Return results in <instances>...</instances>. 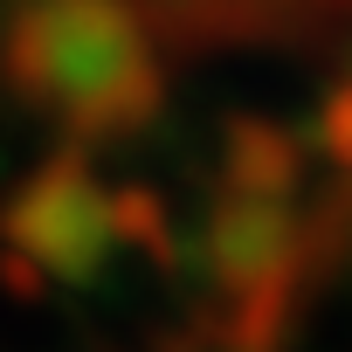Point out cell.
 Instances as JSON below:
<instances>
[{
	"instance_id": "obj_1",
	"label": "cell",
	"mask_w": 352,
	"mask_h": 352,
	"mask_svg": "<svg viewBox=\"0 0 352 352\" xmlns=\"http://www.w3.org/2000/svg\"><path fill=\"white\" fill-rule=\"evenodd\" d=\"M0 235H8L14 256H28L42 276L69 283V290H90L104 270H111V201L90 187L83 166H49L8 201L0 214Z\"/></svg>"
},
{
	"instance_id": "obj_2",
	"label": "cell",
	"mask_w": 352,
	"mask_h": 352,
	"mask_svg": "<svg viewBox=\"0 0 352 352\" xmlns=\"http://www.w3.org/2000/svg\"><path fill=\"white\" fill-rule=\"evenodd\" d=\"M290 249H297V228L276 201H235L208 221V276L221 283L228 304L270 283H290Z\"/></svg>"
},
{
	"instance_id": "obj_3",
	"label": "cell",
	"mask_w": 352,
	"mask_h": 352,
	"mask_svg": "<svg viewBox=\"0 0 352 352\" xmlns=\"http://www.w3.org/2000/svg\"><path fill=\"white\" fill-rule=\"evenodd\" d=\"M228 166H235V180H242L256 201H263V194H290V180H297V152H290L276 131H263V124H242V131H235Z\"/></svg>"
},
{
	"instance_id": "obj_4",
	"label": "cell",
	"mask_w": 352,
	"mask_h": 352,
	"mask_svg": "<svg viewBox=\"0 0 352 352\" xmlns=\"http://www.w3.org/2000/svg\"><path fill=\"white\" fill-rule=\"evenodd\" d=\"M111 235H118V242H131V249H145L152 263H166V256H173L166 208H159L145 187H124V194H111Z\"/></svg>"
},
{
	"instance_id": "obj_5",
	"label": "cell",
	"mask_w": 352,
	"mask_h": 352,
	"mask_svg": "<svg viewBox=\"0 0 352 352\" xmlns=\"http://www.w3.org/2000/svg\"><path fill=\"white\" fill-rule=\"evenodd\" d=\"M0 283H8V297H21V304H35V297H49V276L28 263V256H0Z\"/></svg>"
},
{
	"instance_id": "obj_6",
	"label": "cell",
	"mask_w": 352,
	"mask_h": 352,
	"mask_svg": "<svg viewBox=\"0 0 352 352\" xmlns=\"http://www.w3.org/2000/svg\"><path fill=\"white\" fill-rule=\"evenodd\" d=\"M324 152H331L338 166H352V90L324 111Z\"/></svg>"
},
{
	"instance_id": "obj_7",
	"label": "cell",
	"mask_w": 352,
	"mask_h": 352,
	"mask_svg": "<svg viewBox=\"0 0 352 352\" xmlns=\"http://www.w3.org/2000/svg\"><path fill=\"white\" fill-rule=\"evenodd\" d=\"M194 352H235V345H228V338H214V345H194Z\"/></svg>"
}]
</instances>
